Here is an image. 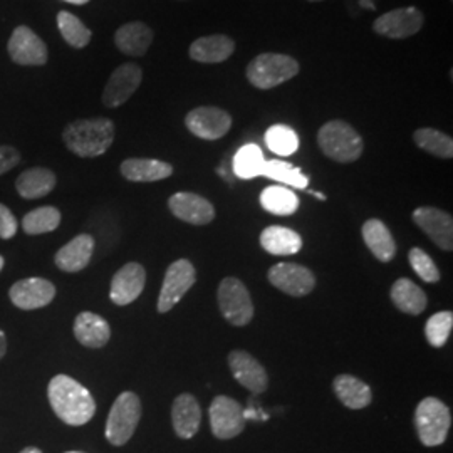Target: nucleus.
<instances>
[{
    "instance_id": "nucleus-1",
    "label": "nucleus",
    "mask_w": 453,
    "mask_h": 453,
    "mask_svg": "<svg viewBox=\"0 0 453 453\" xmlns=\"http://www.w3.org/2000/svg\"><path fill=\"white\" fill-rule=\"evenodd\" d=\"M48 398L58 418L71 426L86 425L96 413V402L89 389L67 374H58L49 381Z\"/></svg>"
},
{
    "instance_id": "nucleus-2",
    "label": "nucleus",
    "mask_w": 453,
    "mask_h": 453,
    "mask_svg": "<svg viewBox=\"0 0 453 453\" xmlns=\"http://www.w3.org/2000/svg\"><path fill=\"white\" fill-rule=\"evenodd\" d=\"M63 140L69 151L81 158L104 155L114 142V123L108 118L76 119L63 131Z\"/></svg>"
},
{
    "instance_id": "nucleus-3",
    "label": "nucleus",
    "mask_w": 453,
    "mask_h": 453,
    "mask_svg": "<svg viewBox=\"0 0 453 453\" xmlns=\"http://www.w3.org/2000/svg\"><path fill=\"white\" fill-rule=\"evenodd\" d=\"M318 145L333 162L353 163L363 155L361 134L342 119H331L318 131Z\"/></svg>"
},
{
    "instance_id": "nucleus-4",
    "label": "nucleus",
    "mask_w": 453,
    "mask_h": 453,
    "mask_svg": "<svg viewBox=\"0 0 453 453\" xmlns=\"http://www.w3.org/2000/svg\"><path fill=\"white\" fill-rule=\"evenodd\" d=\"M301 71L299 63L286 54H277V52H264L257 58H254L247 69V80L256 86L257 89H273L279 84L291 81Z\"/></svg>"
},
{
    "instance_id": "nucleus-5",
    "label": "nucleus",
    "mask_w": 453,
    "mask_h": 453,
    "mask_svg": "<svg viewBox=\"0 0 453 453\" xmlns=\"http://www.w3.org/2000/svg\"><path fill=\"white\" fill-rule=\"evenodd\" d=\"M415 426L425 447L441 445L452 426L450 408L434 396L421 400L415 410Z\"/></svg>"
},
{
    "instance_id": "nucleus-6",
    "label": "nucleus",
    "mask_w": 453,
    "mask_h": 453,
    "mask_svg": "<svg viewBox=\"0 0 453 453\" xmlns=\"http://www.w3.org/2000/svg\"><path fill=\"white\" fill-rule=\"evenodd\" d=\"M142 418V402L136 393H121L108 415L106 421V438L114 447H121L130 441L138 423Z\"/></svg>"
},
{
    "instance_id": "nucleus-7",
    "label": "nucleus",
    "mask_w": 453,
    "mask_h": 453,
    "mask_svg": "<svg viewBox=\"0 0 453 453\" xmlns=\"http://www.w3.org/2000/svg\"><path fill=\"white\" fill-rule=\"evenodd\" d=\"M219 308L226 323L242 327L254 318V303L242 280L237 277H226L217 291Z\"/></svg>"
},
{
    "instance_id": "nucleus-8",
    "label": "nucleus",
    "mask_w": 453,
    "mask_h": 453,
    "mask_svg": "<svg viewBox=\"0 0 453 453\" xmlns=\"http://www.w3.org/2000/svg\"><path fill=\"white\" fill-rule=\"evenodd\" d=\"M196 280L194 264L190 260H175L168 269L163 279L162 291L158 297V312L165 314L175 308L181 301V297L194 288Z\"/></svg>"
},
{
    "instance_id": "nucleus-9",
    "label": "nucleus",
    "mask_w": 453,
    "mask_h": 453,
    "mask_svg": "<svg viewBox=\"0 0 453 453\" xmlns=\"http://www.w3.org/2000/svg\"><path fill=\"white\" fill-rule=\"evenodd\" d=\"M209 415L211 434L220 440L239 437L245 428L242 406L226 395H219L213 398Z\"/></svg>"
},
{
    "instance_id": "nucleus-10",
    "label": "nucleus",
    "mask_w": 453,
    "mask_h": 453,
    "mask_svg": "<svg viewBox=\"0 0 453 453\" xmlns=\"http://www.w3.org/2000/svg\"><path fill=\"white\" fill-rule=\"evenodd\" d=\"M267 279L279 291L286 292L292 297H304L316 288V277L312 271L294 262L275 264L269 269Z\"/></svg>"
},
{
    "instance_id": "nucleus-11",
    "label": "nucleus",
    "mask_w": 453,
    "mask_h": 453,
    "mask_svg": "<svg viewBox=\"0 0 453 453\" xmlns=\"http://www.w3.org/2000/svg\"><path fill=\"white\" fill-rule=\"evenodd\" d=\"M425 17L417 7H400L378 17L372 22V31L388 39H406L421 31Z\"/></svg>"
},
{
    "instance_id": "nucleus-12",
    "label": "nucleus",
    "mask_w": 453,
    "mask_h": 453,
    "mask_svg": "<svg viewBox=\"0 0 453 453\" xmlns=\"http://www.w3.org/2000/svg\"><path fill=\"white\" fill-rule=\"evenodd\" d=\"M185 125L188 131L202 140H220L232 128V116L222 108L198 106L187 114Z\"/></svg>"
},
{
    "instance_id": "nucleus-13",
    "label": "nucleus",
    "mask_w": 453,
    "mask_h": 453,
    "mask_svg": "<svg viewBox=\"0 0 453 453\" xmlns=\"http://www.w3.org/2000/svg\"><path fill=\"white\" fill-rule=\"evenodd\" d=\"M56 297V286L42 277H29L17 280L9 289V299L16 308L35 311L46 308Z\"/></svg>"
},
{
    "instance_id": "nucleus-14",
    "label": "nucleus",
    "mask_w": 453,
    "mask_h": 453,
    "mask_svg": "<svg viewBox=\"0 0 453 453\" xmlns=\"http://www.w3.org/2000/svg\"><path fill=\"white\" fill-rule=\"evenodd\" d=\"M143 80V71L140 65L127 63L114 69L108 84L103 91V103L108 108H118L130 99Z\"/></svg>"
},
{
    "instance_id": "nucleus-15",
    "label": "nucleus",
    "mask_w": 453,
    "mask_h": 453,
    "mask_svg": "<svg viewBox=\"0 0 453 453\" xmlns=\"http://www.w3.org/2000/svg\"><path fill=\"white\" fill-rule=\"evenodd\" d=\"M7 49L16 65H44L48 63V48L44 41L27 26H19L14 29Z\"/></svg>"
},
{
    "instance_id": "nucleus-16",
    "label": "nucleus",
    "mask_w": 453,
    "mask_h": 453,
    "mask_svg": "<svg viewBox=\"0 0 453 453\" xmlns=\"http://www.w3.org/2000/svg\"><path fill=\"white\" fill-rule=\"evenodd\" d=\"M413 222L441 250H453L452 215L435 207H420L413 211Z\"/></svg>"
},
{
    "instance_id": "nucleus-17",
    "label": "nucleus",
    "mask_w": 453,
    "mask_h": 453,
    "mask_svg": "<svg viewBox=\"0 0 453 453\" xmlns=\"http://www.w3.org/2000/svg\"><path fill=\"white\" fill-rule=\"evenodd\" d=\"M145 284V267L138 262H128L113 275L110 297L116 306H128L142 296Z\"/></svg>"
},
{
    "instance_id": "nucleus-18",
    "label": "nucleus",
    "mask_w": 453,
    "mask_h": 453,
    "mask_svg": "<svg viewBox=\"0 0 453 453\" xmlns=\"http://www.w3.org/2000/svg\"><path fill=\"white\" fill-rule=\"evenodd\" d=\"M228 368L234 378L243 388L252 393H264L269 387V376L259 361L247 351H230L228 353Z\"/></svg>"
},
{
    "instance_id": "nucleus-19",
    "label": "nucleus",
    "mask_w": 453,
    "mask_h": 453,
    "mask_svg": "<svg viewBox=\"0 0 453 453\" xmlns=\"http://www.w3.org/2000/svg\"><path fill=\"white\" fill-rule=\"evenodd\" d=\"M170 211L187 224L207 226L215 219V209L211 202L192 192H179L168 200Z\"/></svg>"
},
{
    "instance_id": "nucleus-20",
    "label": "nucleus",
    "mask_w": 453,
    "mask_h": 453,
    "mask_svg": "<svg viewBox=\"0 0 453 453\" xmlns=\"http://www.w3.org/2000/svg\"><path fill=\"white\" fill-rule=\"evenodd\" d=\"M235 50V42L226 34L198 37L188 49L190 58L202 65H219L226 61Z\"/></svg>"
},
{
    "instance_id": "nucleus-21",
    "label": "nucleus",
    "mask_w": 453,
    "mask_h": 453,
    "mask_svg": "<svg viewBox=\"0 0 453 453\" xmlns=\"http://www.w3.org/2000/svg\"><path fill=\"white\" fill-rule=\"evenodd\" d=\"M93 252L95 239L89 234H81L58 250L54 262L63 273H80L89 265Z\"/></svg>"
},
{
    "instance_id": "nucleus-22",
    "label": "nucleus",
    "mask_w": 453,
    "mask_h": 453,
    "mask_svg": "<svg viewBox=\"0 0 453 453\" xmlns=\"http://www.w3.org/2000/svg\"><path fill=\"white\" fill-rule=\"evenodd\" d=\"M73 331L78 342L89 349H99L106 346L111 338V327L108 321L89 311L78 314Z\"/></svg>"
},
{
    "instance_id": "nucleus-23",
    "label": "nucleus",
    "mask_w": 453,
    "mask_h": 453,
    "mask_svg": "<svg viewBox=\"0 0 453 453\" xmlns=\"http://www.w3.org/2000/svg\"><path fill=\"white\" fill-rule=\"evenodd\" d=\"M173 430L180 438L190 440L196 435L202 423V410L194 395L181 393L172 406Z\"/></svg>"
},
{
    "instance_id": "nucleus-24",
    "label": "nucleus",
    "mask_w": 453,
    "mask_h": 453,
    "mask_svg": "<svg viewBox=\"0 0 453 453\" xmlns=\"http://www.w3.org/2000/svg\"><path fill=\"white\" fill-rule=\"evenodd\" d=\"M363 241L366 247L372 250V256L380 262H389L396 256V243L389 232L388 226L380 219H370L363 224L361 228Z\"/></svg>"
},
{
    "instance_id": "nucleus-25",
    "label": "nucleus",
    "mask_w": 453,
    "mask_h": 453,
    "mask_svg": "<svg viewBox=\"0 0 453 453\" xmlns=\"http://www.w3.org/2000/svg\"><path fill=\"white\" fill-rule=\"evenodd\" d=\"M121 175L130 181L150 183L168 179L173 173V166L170 163L153 158H128L119 166Z\"/></svg>"
},
{
    "instance_id": "nucleus-26",
    "label": "nucleus",
    "mask_w": 453,
    "mask_h": 453,
    "mask_svg": "<svg viewBox=\"0 0 453 453\" xmlns=\"http://www.w3.org/2000/svg\"><path fill=\"white\" fill-rule=\"evenodd\" d=\"M153 42V31L143 22H128L114 34V44L123 54L145 56Z\"/></svg>"
},
{
    "instance_id": "nucleus-27",
    "label": "nucleus",
    "mask_w": 453,
    "mask_h": 453,
    "mask_svg": "<svg viewBox=\"0 0 453 453\" xmlns=\"http://www.w3.org/2000/svg\"><path fill=\"white\" fill-rule=\"evenodd\" d=\"M260 245L273 256H294L303 249L301 235L288 226H271L262 230Z\"/></svg>"
},
{
    "instance_id": "nucleus-28",
    "label": "nucleus",
    "mask_w": 453,
    "mask_h": 453,
    "mask_svg": "<svg viewBox=\"0 0 453 453\" xmlns=\"http://www.w3.org/2000/svg\"><path fill=\"white\" fill-rule=\"evenodd\" d=\"M333 388L342 405L351 410H363L372 403V388L353 374H340L333 381Z\"/></svg>"
},
{
    "instance_id": "nucleus-29",
    "label": "nucleus",
    "mask_w": 453,
    "mask_h": 453,
    "mask_svg": "<svg viewBox=\"0 0 453 453\" xmlns=\"http://www.w3.org/2000/svg\"><path fill=\"white\" fill-rule=\"evenodd\" d=\"M391 301L396 308L405 314L420 316L428 304V297L420 286H417L413 280L402 277L398 279L391 288Z\"/></svg>"
},
{
    "instance_id": "nucleus-30",
    "label": "nucleus",
    "mask_w": 453,
    "mask_h": 453,
    "mask_svg": "<svg viewBox=\"0 0 453 453\" xmlns=\"http://www.w3.org/2000/svg\"><path fill=\"white\" fill-rule=\"evenodd\" d=\"M56 181V175L48 168H29L17 179V194L26 200L42 198L54 190Z\"/></svg>"
},
{
    "instance_id": "nucleus-31",
    "label": "nucleus",
    "mask_w": 453,
    "mask_h": 453,
    "mask_svg": "<svg viewBox=\"0 0 453 453\" xmlns=\"http://www.w3.org/2000/svg\"><path fill=\"white\" fill-rule=\"evenodd\" d=\"M260 205L269 213L288 217L299 209V198L286 187H267L260 194Z\"/></svg>"
},
{
    "instance_id": "nucleus-32",
    "label": "nucleus",
    "mask_w": 453,
    "mask_h": 453,
    "mask_svg": "<svg viewBox=\"0 0 453 453\" xmlns=\"http://www.w3.org/2000/svg\"><path fill=\"white\" fill-rule=\"evenodd\" d=\"M413 140L418 148L423 151L443 158L450 160L453 157V140L447 133L435 130V128H420L413 133Z\"/></svg>"
},
{
    "instance_id": "nucleus-33",
    "label": "nucleus",
    "mask_w": 453,
    "mask_h": 453,
    "mask_svg": "<svg viewBox=\"0 0 453 453\" xmlns=\"http://www.w3.org/2000/svg\"><path fill=\"white\" fill-rule=\"evenodd\" d=\"M260 177L275 180L280 183H286L294 188H308L309 179L301 172V168H296L294 165L282 160H271L264 163Z\"/></svg>"
},
{
    "instance_id": "nucleus-34",
    "label": "nucleus",
    "mask_w": 453,
    "mask_h": 453,
    "mask_svg": "<svg viewBox=\"0 0 453 453\" xmlns=\"http://www.w3.org/2000/svg\"><path fill=\"white\" fill-rule=\"evenodd\" d=\"M61 226V211L56 207H39L24 215L22 228L27 235H41L54 232Z\"/></svg>"
},
{
    "instance_id": "nucleus-35",
    "label": "nucleus",
    "mask_w": 453,
    "mask_h": 453,
    "mask_svg": "<svg viewBox=\"0 0 453 453\" xmlns=\"http://www.w3.org/2000/svg\"><path fill=\"white\" fill-rule=\"evenodd\" d=\"M264 155L257 145H245L234 157V173L242 180L260 177L264 166Z\"/></svg>"
},
{
    "instance_id": "nucleus-36",
    "label": "nucleus",
    "mask_w": 453,
    "mask_h": 453,
    "mask_svg": "<svg viewBox=\"0 0 453 453\" xmlns=\"http://www.w3.org/2000/svg\"><path fill=\"white\" fill-rule=\"evenodd\" d=\"M58 27L65 42L76 49L86 48L93 35L78 17L65 11L58 14Z\"/></svg>"
},
{
    "instance_id": "nucleus-37",
    "label": "nucleus",
    "mask_w": 453,
    "mask_h": 453,
    "mask_svg": "<svg viewBox=\"0 0 453 453\" xmlns=\"http://www.w3.org/2000/svg\"><path fill=\"white\" fill-rule=\"evenodd\" d=\"M265 143L279 157H291L299 148V136L286 125H274L265 133Z\"/></svg>"
},
{
    "instance_id": "nucleus-38",
    "label": "nucleus",
    "mask_w": 453,
    "mask_h": 453,
    "mask_svg": "<svg viewBox=\"0 0 453 453\" xmlns=\"http://www.w3.org/2000/svg\"><path fill=\"white\" fill-rule=\"evenodd\" d=\"M453 327V314L450 311H441L434 314L425 326V336L426 341L434 348H443L450 338Z\"/></svg>"
},
{
    "instance_id": "nucleus-39",
    "label": "nucleus",
    "mask_w": 453,
    "mask_h": 453,
    "mask_svg": "<svg viewBox=\"0 0 453 453\" xmlns=\"http://www.w3.org/2000/svg\"><path fill=\"white\" fill-rule=\"evenodd\" d=\"M408 259H410V265L413 267V271L417 273L421 280H425L428 284H435L440 280V271H438L435 262L423 249L413 247L408 254Z\"/></svg>"
},
{
    "instance_id": "nucleus-40",
    "label": "nucleus",
    "mask_w": 453,
    "mask_h": 453,
    "mask_svg": "<svg viewBox=\"0 0 453 453\" xmlns=\"http://www.w3.org/2000/svg\"><path fill=\"white\" fill-rule=\"evenodd\" d=\"M17 234V219L9 207L0 203V239L11 241Z\"/></svg>"
},
{
    "instance_id": "nucleus-41",
    "label": "nucleus",
    "mask_w": 453,
    "mask_h": 453,
    "mask_svg": "<svg viewBox=\"0 0 453 453\" xmlns=\"http://www.w3.org/2000/svg\"><path fill=\"white\" fill-rule=\"evenodd\" d=\"M20 162V153L14 146H0V175L7 173Z\"/></svg>"
},
{
    "instance_id": "nucleus-42",
    "label": "nucleus",
    "mask_w": 453,
    "mask_h": 453,
    "mask_svg": "<svg viewBox=\"0 0 453 453\" xmlns=\"http://www.w3.org/2000/svg\"><path fill=\"white\" fill-rule=\"evenodd\" d=\"M7 353V338H5V333L0 329V359L5 357Z\"/></svg>"
},
{
    "instance_id": "nucleus-43",
    "label": "nucleus",
    "mask_w": 453,
    "mask_h": 453,
    "mask_svg": "<svg viewBox=\"0 0 453 453\" xmlns=\"http://www.w3.org/2000/svg\"><path fill=\"white\" fill-rule=\"evenodd\" d=\"M20 453H42V450L37 449V447H27V449H24Z\"/></svg>"
},
{
    "instance_id": "nucleus-44",
    "label": "nucleus",
    "mask_w": 453,
    "mask_h": 453,
    "mask_svg": "<svg viewBox=\"0 0 453 453\" xmlns=\"http://www.w3.org/2000/svg\"><path fill=\"white\" fill-rule=\"evenodd\" d=\"M65 2H69V4H74V5H84V4H88L89 0H65Z\"/></svg>"
},
{
    "instance_id": "nucleus-45",
    "label": "nucleus",
    "mask_w": 453,
    "mask_h": 453,
    "mask_svg": "<svg viewBox=\"0 0 453 453\" xmlns=\"http://www.w3.org/2000/svg\"><path fill=\"white\" fill-rule=\"evenodd\" d=\"M361 5H363V7H370V9H374V5H372V0H361Z\"/></svg>"
},
{
    "instance_id": "nucleus-46",
    "label": "nucleus",
    "mask_w": 453,
    "mask_h": 453,
    "mask_svg": "<svg viewBox=\"0 0 453 453\" xmlns=\"http://www.w3.org/2000/svg\"><path fill=\"white\" fill-rule=\"evenodd\" d=\"M309 194L314 195V196H318L319 200H326V195L318 194V192H312V190H308Z\"/></svg>"
},
{
    "instance_id": "nucleus-47",
    "label": "nucleus",
    "mask_w": 453,
    "mask_h": 453,
    "mask_svg": "<svg viewBox=\"0 0 453 453\" xmlns=\"http://www.w3.org/2000/svg\"><path fill=\"white\" fill-rule=\"evenodd\" d=\"M4 264H5V260H4V257H2V256H0V271H2V269H4Z\"/></svg>"
},
{
    "instance_id": "nucleus-48",
    "label": "nucleus",
    "mask_w": 453,
    "mask_h": 453,
    "mask_svg": "<svg viewBox=\"0 0 453 453\" xmlns=\"http://www.w3.org/2000/svg\"><path fill=\"white\" fill-rule=\"evenodd\" d=\"M309 2H321V0H309Z\"/></svg>"
},
{
    "instance_id": "nucleus-49",
    "label": "nucleus",
    "mask_w": 453,
    "mask_h": 453,
    "mask_svg": "<svg viewBox=\"0 0 453 453\" xmlns=\"http://www.w3.org/2000/svg\"><path fill=\"white\" fill-rule=\"evenodd\" d=\"M67 453H84V452H67Z\"/></svg>"
}]
</instances>
